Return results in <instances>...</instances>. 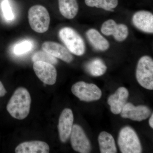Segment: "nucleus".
<instances>
[{
  "label": "nucleus",
  "mask_w": 153,
  "mask_h": 153,
  "mask_svg": "<svg viewBox=\"0 0 153 153\" xmlns=\"http://www.w3.org/2000/svg\"><path fill=\"white\" fill-rule=\"evenodd\" d=\"M118 144L122 153H140L142 148L135 131L129 126L120 130L118 138Z\"/></svg>",
  "instance_id": "nucleus-3"
},
{
  "label": "nucleus",
  "mask_w": 153,
  "mask_h": 153,
  "mask_svg": "<svg viewBox=\"0 0 153 153\" xmlns=\"http://www.w3.org/2000/svg\"><path fill=\"white\" fill-rule=\"evenodd\" d=\"M33 44L29 40H25L16 45L13 48L14 54L22 55L29 52L32 49Z\"/></svg>",
  "instance_id": "nucleus-22"
},
{
  "label": "nucleus",
  "mask_w": 153,
  "mask_h": 153,
  "mask_svg": "<svg viewBox=\"0 0 153 153\" xmlns=\"http://www.w3.org/2000/svg\"><path fill=\"white\" fill-rule=\"evenodd\" d=\"M120 114L121 116L124 118L141 121L149 117L151 114V111L149 108L146 105L136 106L132 103L128 102L124 106Z\"/></svg>",
  "instance_id": "nucleus-11"
},
{
  "label": "nucleus",
  "mask_w": 153,
  "mask_h": 153,
  "mask_svg": "<svg viewBox=\"0 0 153 153\" xmlns=\"http://www.w3.org/2000/svg\"><path fill=\"white\" fill-rule=\"evenodd\" d=\"M58 36L71 53L79 56L85 53V46L84 40L73 28L69 27L61 28L59 30Z\"/></svg>",
  "instance_id": "nucleus-2"
},
{
  "label": "nucleus",
  "mask_w": 153,
  "mask_h": 153,
  "mask_svg": "<svg viewBox=\"0 0 153 153\" xmlns=\"http://www.w3.org/2000/svg\"><path fill=\"white\" fill-rule=\"evenodd\" d=\"M42 48L43 51L66 63H70L73 60V56L68 49L56 42L46 41L42 44Z\"/></svg>",
  "instance_id": "nucleus-12"
},
{
  "label": "nucleus",
  "mask_w": 153,
  "mask_h": 153,
  "mask_svg": "<svg viewBox=\"0 0 153 153\" xmlns=\"http://www.w3.org/2000/svg\"><path fill=\"white\" fill-rule=\"evenodd\" d=\"M149 125L152 128H153V114H152L149 120Z\"/></svg>",
  "instance_id": "nucleus-25"
},
{
  "label": "nucleus",
  "mask_w": 153,
  "mask_h": 153,
  "mask_svg": "<svg viewBox=\"0 0 153 153\" xmlns=\"http://www.w3.org/2000/svg\"><path fill=\"white\" fill-rule=\"evenodd\" d=\"M129 92L124 87L119 88L113 94L110 96L107 102L110 107L111 111L114 114H120L127 103Z\"/></svg>",
  "instance_id": "nucleus-13"
},
{
  "label": "nucleus",
  "mask_w": 153,
  "mask_h": 153,
  "mask_svg": "<svg viewBox=\"0 0 153 153\" xmlns=\"http://www.w3.org/2000/svg\"><path fill=\"white\" fill-rule=\"evenodd\" d=\"M85 2L88 7H95L108 11H113L118 4V0H85Z\"/></svg>",
  "instance_id": "nucleus-19"
},
{
  "label": "nucleus",
  "mask_w": 153,
  "mask_h": 153,
  "mask_svg": "<svg viewBox=\"0 0 153 153\" xmlns=\"http://www.w3.org/2000/svg\"><path fill=\"white\" fill-rule=\"evenodd\" d=\"M33 67L36 75L44 83L49 85L55 84L57 72L54 65L44 61H38L34 62Z\"/></svg>",
  "instance_id": "nucleus-8"
},
{
  "label": "nucleus",
  "mask_w": 153,
  "mask_h": 153,
  "mask_svg": "<svg viewBox=\"0 0 153 153\" xmlns=\"http://www.w3.org/2000/svg\"><path fill=\"white\" fill-rule=\"evenodd\" d=\"M60 12L64 18L74 19L79 10V6L76 0H58Z\"/></svg>",
  "instance_id": "nucleus-17"
},
{
  "label": "nucleus",
  "mask_w": 153,
  "mask_h": 153,
  "mask_svg": "<svg viewBox=\"0 0 153 153\" xmlns=\"http://www.w3.org/2000/svg\"><path fill=\"white\" fill-rule=\"evenodd\" d=\"M101 32L105 36H112L118 42L125 41L128 35V29L126 25L117 24L112 19H109L102 24Z\"/></svg>",
  "instance_id": "nucleus-9"
},
{
  "label": "nucleus",
  "mask_w": 153,
  "mask_h": 153,
  "mask_svg": "<svg viewBox=\"0 0 153 153\" xmlns=\"http://www.w3.org/2000/svg\"><path fill=\"white\" fill-rule=\"evenodd\" d=\"M49 147L47 143L41 141L25 142L20 144L15 149L16 153H48Z\"/></svg>",
  "instance_id": "nucleus-15"
},
{
  "label": "nucleus",
  "mask_w": 153,
  "mask_h": 153,
  "mask_svg": "<svg viewBox=\"0 0 153 153\" xmlns=\"http://www.w3.org/2000/svg\"><path fill=\"white\" fill-rule=\"evenodd\" d=\"M7 93V91L4 87L3 83L0 81V97L4 96Z\"/></svg>",
  "instance_id": "nucleus-24"
},
{
  "label": "nucleus",
  "mask_w": 153,
  "mask_h": 153,
  "mask_svg": "<svg viewBox=\"0 0 153 153\" xmlns=\"http://www.w3.org/2000/svg\"><path fill=\"white\" fill-rule=\"evenodd\" d=\"M86 67L88 72L94 76H102L105 73L107 69L103 61L99 58L91 61Z\"/></svg>",
  "instance_id": "nucleus-20"
},
{
  "label": "nucleus",
  "mask_w": 153,
  "mask_h": 153,
  "mask_svg": "<svg viewBox=\"0 0 153 153\" xmlns=\"http://www.w3.org/2000/svg\"><path fill=\"white\" fill-rule=\"evenodd\" d=\"M71 92L81 101L91 102L101 98L102 91L95 84L79 81L72 85Z\"/></svg>",
  "instance_id": "nucleus-6"
},
{
  "label": "nucleus",
  "mask_w": 153,
  "mask_h": 153,
  "mask_svg": "<svg viewBox=\"0 0 153 153\" xmlns=\"http://www.w3.org/2000/svg\"><path fill=\"white\" fill-rule=\"evenodd\" d=\"M136 77L140 85L146 89H153V60L148 55L140 58L136 71Z\"/></svg>",
  "instance_id": "nucleus-5"
},
{
  "label": "nucleus",
  "mask_w": 153,
  "mask_h": 153,
  "mask_svg": "<svg viewBox=\"0 0 153 153\" xmlns=\"http://www.w3.org/2000/svg\"><path fill=\"white\" fill-rule=\"evenodd\" d=\"M70 137L71 146L74 151L80 153L90 152V141L80 126L73 125Z\"/></svg>",
  "instance_id": "nucleus-7"
},
{
  "label": "nucleus",
  "mask_w": 153,
  "mask_h": 153,
  "mask_svg": "<svg viewBox=\"0 0 153 153\" xmlns=\"http://www.w3.org/2000/svg\"><path fill=\"white\" fill-rule=\"evenodd\" d=\"M28 17L30 27L36 33H43L49 30L50 16L47 9L44 6L36 5L30 7Z\"/></svg>",
  "instance_id": "nucleus-4"
},
{
  "label": "nucleus",
  "mask_w": 153,
  "mask_h": 153,
  "mask_svg": "<svg viewBox=\"0 0 153 153\" xmlns=\"http://www.w3.org/2000/svg\"><path fill=\"white\" fill-rule=\"evenodd\" d=\"M32 60L34 62L38 61H44L53 65H56L58 63L56 57L44 51H38L35 53L32 57Z\"/></svg>",
  "instance_id": "nucleus-21"
},
{
  "label": "nucleus",
  "mask_w": 153,
  "mask_h": 153,
  "mask_svg": "<svg viewBox=\"0 0 153 153\" xmlns=\"http://www.w3.org/2000/svg\"><path fill=\"white\" fill-rule=\"evenodd\" d=\"M74 121L73 112L70 108H65L60 115L58 122L59 137L62 143L67 141L71 134Z\"/></svg>",
  "instance_id": "nucleus-10"
},
{
  "label": "nucleus",
  "mask_w": 153,
  "mask_h": 153,
  "mask_svg": "<svg viewBox=\"0 0 153 153\" xmlns=\"http://www.w3.org/2000/svg\"><path fill=\"white\" fill-rule=\"evenodd\" d=\"M1 6L5 18L8 21L13 20L14 19V14L8 0H3Z\"/></svg>",
  "instance_id": "nucleus-23"
},
{
  "label": "nucleus",
  "mask_w": 153,
  "mask_h": 153,
  "mask_svg": "<svg viewBox=\"0 0 153 153\" xmlns=\"http://www.w3.org/2000/svg\"><path fill=\"white\" fill-rule=\"evenodd\" d=\"M134 26L147 33H153V15L149 11L141 10L135 13L132 19Z\"/></svg>",
  "instance_id": "nucleus-14"
},
{
  "label": "nucleus",
  "mask_w": 153,
  "mask_h": 153,
  "mask_svg": "<svg viewBox=\"0 0 153 153\" xmlns=\"http://www.w3.org/2000/svg\"><path fill=\"white\" fill-rule=\"evenodd\" d=\"M31 103L29 91L25 88L19 87L10 99L7 105V110L14 118L22 120L29 114Z\"/></svg>",
  "instance_id": "nucleus-1"
},
{
  "label": "nucleus",
  "mask_w": 153,
  "mask_h": 153,
  "mask_svg": "<svg viewBox=\"0 0 153 153\" xmlns=\"http://www.w3.org/2000/svg\"><path fill=\"white\" fill-rule=\"evenodd\" d=\"M98 143L101 153H116L117 149L114 138L110 134L102 131L99 135Z\"/></svg>",
  "instance_id": "nucleus-18"
},
{
  "label": "nucleus",
  "mask_w": 153,
  "mask_h": 153,
  "mask_svg": "<svg viewBox=\"0 0 153 153\" xmlns=\"http://www.w3.org/2000/svg\"><path fill=\"white\" fill-rule=\"evenodd\" d=\"M86 35L88 41L97 50L105 51L109 49V42L97 30L89 29L86 32Z\"/></svg>",
  "instance_id": "nucleus-16"
}]
</instances>
